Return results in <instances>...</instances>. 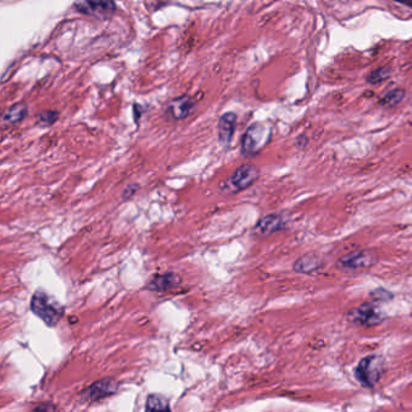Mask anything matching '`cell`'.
Here are the masks:
<instances>
[{"label": "cell", "instance_id": "3957f363", "mask_svg": "<svg viewBox=\"0 0 412 412\" xmlns=\"http://www.w3.org/2000/svg\"><path fill=\"white\" fill-rule=\"evenodd\" d=\"M385 370V361L381 356H368L359 361L356 369V377L364 386L372 387L381 380Z\"/></svg>", "mask_w": 412, "mask_h": 412}, {"label": "cell", "instance_id": "5b68a950", "mask_svg": "<svg viewBox=\"0 0 412 412\" xmlns=\"http://www.w3.org/2000/svg\"><path fill=\"white\" fill-rule=\"evenodd\" d=\"M258 177H259V171L256 166L244 165L231 174L227 182V186L228 189H231L233 193H239V191L250 188L252 184L256 183Z\"/></svg>", "mask_w": 412, "mask_h": 412}, {"label": "cell", "instance_id": "ac0fdd59", "mask_svg": "<svg viewBox=\"0 0 412 412\" xmlns=\"http://www.w3.org/2000/svg\"><path fill=\"white\" fill-rule=\"evenodd\" d=\"M57 117H58L57 112H44V114H41L40 115V123L42 125H51V123H55V120H57Z\"/></svg>", "mask_w": 412, "mask_h": 412}, {"label": "cell", "instance_id": "7a4b0ae2", "mask_svg": "<svg viewBox=\"0 0 412 412\" xmlns=\"http://www.w3.org/2000/svg\"><path fill=\"white\" fill-rule=\"evenodd\" d=\"M272 137V128L266 123H257L247 128L242 137V152L245 156H253L267 145Z\"/></svg>", "mask_w": 412, "mask_h": 412}, {"label": "cell", "instance_id": "8fae6325", "mask_svg": "<svg viewBox=\"0 0 412 412\" xmlns=\"http://www.w3.org/2000/svg\"><path fill=\"white\" fill-rule=\"evenodd\" d=\"M237 126V115L234 112H226L218 121V139L223 145H228L233 139Z\"/></svg>", "mask_w": 412, "mask_h": 412}, {"label": "cell", "instance_id": "8992f818", "mask_svg": "<svg viewBox=\"0 0 412 412\" xmlns=\"http://www.w3.org/2000/svg\"><path fill=\"white\" fill-rule=\"evenodd\" d=\"M375 261H376V256L372 252L359 250L342 256V259L339 260V266L344 270H359V269H367Z\"/></svg>", "mask_w": 412, "mask_h": 412}, {"label": "cell", "instance_id": "30bf717a", "mask_svg": "<svg viewBox=\"0 0 412 412\" xmlns=\"http://www.w3.org/2000/svg\"><path fill=\"white\" fill-rule=\"evenodd\" d=\"M181 277L172 272H166L163 275H157L149 282L147 288L152 291H166V290L175 289L181 284Z\"/></svg>", "mask_w": 412, "mask_h": 412}, {"label": "cell", "instance_id": "2e32d148", "mask_svg": "<svg viewBox=\"0 0 412 412\" xmlns=\"http://www.w3.org/2000/svg\"><path fill=\"white\" fill-rule=\"evenodd\" d=\"M25 112H27V109L25 107L16 106V107L11 108L10 110L6 112L4 119L8 123H17V121H21L25 117Z\"/></svg>", "mask_w": 412, "mask_h": 412}, {"label": "cell", "instance_id": "52a82bcc", "mask_svg": "<svg viewBox=\"0 0 412 412\" xmlns=\"http://www.w3.org/2000/svg\"><path fill=\"white\" fill-rule=\"evenodd\" d=\"M75 8L82 14L96 17L110 15L116 10L114 0H77Z\"/></svg>", "mask_w": 412, "mask_h": 412}, {"label": "cell", "instance_id": "7c38bea8", "mask_svg": "<svg viewBox=\"0 0 412 412\" xmlns=\"http://www.w3.org/2000/svg\"><path fill=\"white\" fill-rule=\"evenodd\" d=\"M194 106H196V102H194V99H192L191 97H180L174 102L170 103L169 112L172 117H175L176 120H182V119H186L193 112Z\"/></svg>", "mask_w": 412, "mask_h": 412}, {"label": "cell", "instance_id": "ba28073f", "mask_svg": "<svg viewBox=\"0 0 412 412\" xmlns=\"http://www.w3.org/2000/svg\"><path fill=\"white\" fill-rule=\"evenodd\" d=\"M348 318L353 323L362 324V326H376L382 322L381 313L378 312L375 306L369 305V304L352 310L348 313Z\"/></svg>", "mask_w": 412, "mask_h": 412}, {"label": "cell", "instance_id": "d6986e66", "mask_svg": "<svg viewBox=\"0 0 412 412\" xmlns=\"http://www.w3.org/2000/svg\"><path fill=\"white\" fill-rule=\"evenodd\" d=\"M138 190H139V185H138V184L129 185V186L125 190V193H123V199H131V197H133V196L138 193Z\"/></svg>", "mask_w": 412, "mask_h": 412}, {"label": "cell", "instance_id": "4fadbf2b", "mask_svg": "<svg viewBox=\"0 0 412 412\" xmlns=\"http://www.w3.org/2000/svg\"><path fill=\"white\" fill-rule=\"evenodd\" d=\"M323 260L317 254H307L299 258L293 265V269L298 274H312L321 269Z\"/></svg>", "mask_w": 412, "mask_h": 412}, {"label": "cell", "instance_id": "e0dca14e", "mask_svg": "<svg viewBox=\"0 0 412 412\" xmlns=\"http://www.w3.org/2000/svg\"><path fill=\"white\" fill-rule=\"evenodd\" d=\"M389 77V71L387 68H380L375 71H372V74L368 77V82L370 84H377V82H383Z\"/></svg>", "mask_w": 412, "mask_h": 412}, {"label": "cell", "instance_id": "6da1fadb", "mask_svg": "<svg viewBox=\"0 0 412 412\" xmlns=\"http://www.w3.org/2000/svg\"><path fill=\"white\" fill-rule=\"evenodd\" d=\"M31 308L49 326H57L64 315V308L41 290L36 291L31 298Z\"/></svg>", "mask_w": 412, "mask_h": 412}, {"label": "cell", "instance_id": "9a60e30c", "mask_svg": "<svg viewBox=\"0 0 412 412\" xmlns=\"http://www.w3.org/2000/svg\"><path fill=\"white\" fill-rule=\"evenodd\" d=\"M404 96H405V92L402 90H394L382 98L381 104L386 107H394L402 102Z\"/></svg>", "mask_w": 412, "mask_h": 412}, {"label": "cell", "instance_id": "5bb4252c", "mask_svg": "<svg viewBox=\"0 0 412 412\" xmlns=\"http://www.w3.org/2000/svg\"><path fill=\"white\" fill-rule=\"evenodd\" d=\"M146 410L147 411H156V410H162V411H169L170 405L166 398L159 394H150L146 400Z\"/></svg>", "mask_w": 412, "mask_h": 412}, {"label": "cell", "instance_id": "277c9868", "mask_svg": "<svg viewBox=\"0 0 412 412\" xmlns=\"http://www.w3.org/2000/svg\"><path fill=\"white\" fill-rule=\"evenodd\" d=\"M120 388L118 382L114 378H103L87 387L81 392V398L83 402H94L103 400L105 398L114 396Z\"/></svg>", "mask_w": 412, "mask_h": 412}, {"label": "cell", "instance_id": "9c48e42d", "mask_svg": "<svg viewBox=\"0 0 412 412\" xmlns=\"http://www.w3.org/2000/svg\"><path fill=\"white\" fill-rule=\"evenodd\" d=\"M286 219L282 214H269L263 217L256 225V231L261 236H270L285 229Z\"/></svg>", "mask_w": 412, "mask_h": 412}]
</instances>
